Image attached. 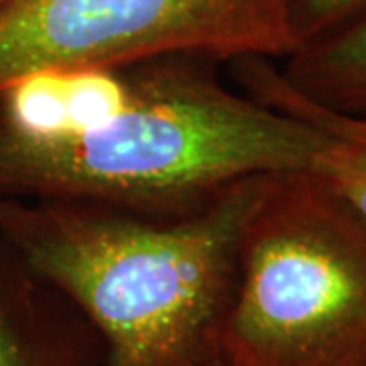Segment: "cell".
Masks as SVG:
<instances>
[{"label": "cell", "instance_id": "ba28073f", "mask_svg": "<svg viewBox=\"0 0 366 366\" xmlns=\"http://www.w3.org/2000/svg\"><path fill=\"white\" fill-rule=\"evenodd\" d=\"M312 171L332 183L366 220V143L330 134Z\"/></svg>", "mask_w": 366, "mask_h": 366}, {"label": "cell", "instance_id": "7a4b0ae2", "mask_svg": "<svg viewBox=\"0 0 366 366\" xmlns=\"http://www.w3.org/2000/svg\"><path fill=\"white\" fill-rule=\"evenodd\" d=\"M264 175L183 216L0 202V238L94 326L104 366H226L242 230Z\"/></svg>", "mask_w": 366, "mask_h": 366}, {"label": "cell", "instance_id": "3957f363", "mask_svg": "<svg viewBox=\"0 0 366 366\" xmlns=\"http://www.w3.org/2000/svg\"><path fill=\"white\" fill-rule=\"evenodd\" d=\"M226 366H366V220L315 171L262 179L242 230Z\"/></svg>", "mask_w": 366, "mask_h": 366}, {"label": "cell", "instance_id": "6da1fadb", "mask_svg": "<svg viewBox=\"0 0 366 366\" xmlns=\"http://www.w3.org/2000/svg\"><path fill=\"white\" fill-rule=\"evenodd\" d=\"M216 64L196 55L129 64L112 100L61 127L0 118V202L183 216L240 179L312 169L330 134L228 88Z\"/></svg>", "mask_w": 366, "mask_h": 366}, {"label": "cell", "instance_id": "8992f818", "mask_svg": "<svg viewBox=\"0 0 366 366\" xmlns=\"http://www.w3.org/2000/svg\"><path fill=\"white\" fill-rule=\"evenodd\" d=\"M279 71L307 102L338 117L366 120V16L297 49Z\"/></svg>", "mask_w": 366, "mask_h": 366}, {"label": "cell", "instance_id": "52a82bcc", "mask_svg": "<svg viewBox=\"0 0 366 366\" xmlns=\"http://www.w3.org/2000/svg\"><path fill=\"white\" fill-rule=\"evenodd\" d=\"M230 71L242 90L249 92L250 96H254L264 104L273 106L277 110L287 112L300 120H305L327 134L366 143V120L338 117L307 102L293 88H289L287 81L281 78V71L274 66L273 59H264V57L236 59L230 64Z\"/></svg>", "mask_w": 366, "mask_h": 366}, {"label": "cell", "instance_id": "5b68a950", "mask_svg": "<svg viewBox=\"0 0 366 366\" xmlns=\"http://www.w3.org/2000/svg\"><path fill=\"white\" fill-rule=\"evenodd\" d=\"M104 342L76 305L0 238V366H104Z\"/></svg>", "mask_w": 366, "mask_h": 366}, {"label": "cell", "instance_id": "277c9868", "mask_svg": "<svg viewBox=\"0 0 366 366\" xmlns=\"http://www.w3.org/2000/svg\"><path fill=\"white\" fill-rule=\"evenodd\" d=\"M295 51L291 0H0V88L55 67Z\"/></svg>", "mask_w": 366, "mask_h": 366}, {"label": "cell", "instance_id": "9c48e42d", "mask_svg": "<svg viewBox=\"0 0 366 366\" xmlns=\"http://www.w3.org/2000/svg\"><path fill=\"white\" fill-rule=\"evenodd\" d=\"M366 16V0H291V31L297 49L326 39Z\"/></svg>", "mask_w": 366, "mask_h": 366}]
</instances>
